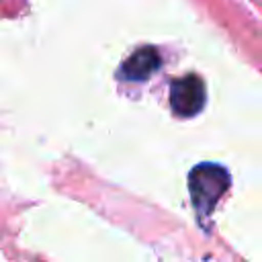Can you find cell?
<instances>
[{
	"instance_id": "7a4b0ae2",
	"label": "cell",
	"mask_w": 262,
	"mask_h": 262,
	"mask_svg": "<svg viewBox=\"0 0 262 262\" xmlns=\"http://www.w3.org/2000/svg\"><path fill=\"white\" fill-rule=\"evenodd\" d=\"M205 104V84L199 76L188 74L172 82L170 86V106L180 117L196 115Z\"/></svg>"
},
{
	"instance_id": "3957f363",
	"label": "cell",
	"mask_w": 262,
	"mask_h": 262,
	"mask_svg": "<svg viewBox=\"0 0 262 262\" xmlns=\"http://www.w3.org/2000/svg\"><path fill=\"white\" fill-rule=\"evenodd\" d=\"M158 66H160V57H158L156 49L154 47H141L135 53H131V57L125 59L121 74L127 80H145L156 72Z\"/></svg>"
},
{
	"instance_id": "6da1fadb",
	"label": "cell",
	"mask_w": 262,
	"mask_h": 262,
	"mask_svg": "<svg viewBox=\"0 0 262 262\" xmlns=\"http://www.w3.org/2000/svg\"><path fill=\"white\" fill-rule=\"evenodd\" d=\"M229 186V174L217 164H201L188 176L192 203L201 215H209Z\"/></svg>"
}]
</instances>
